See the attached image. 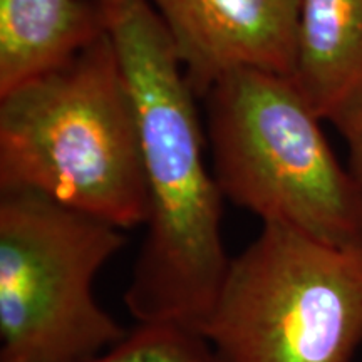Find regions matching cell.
Masks as SVG:
<instances>
[{"label":"cell","mask_w":362,"mask_h":362,"mask_svg":"<svg viewBox=\"0 0 362 362\" xmlns=\"http://www.w3.org/2000/svg\"><path fill=\"white\" fill-rule=\"evenodd\" d=\"M202 332L226 362H351L362 342V248L264 223L230 259Z\"/></svg>","instance_id":"obj_4"},{"label":"cell","mask_w":362,"mask_h":362,"mask_svg":"<svg viewBox=\"0 0 362 362\" xmlns=\"http://www.w3.org/2000/svg\"><path fill=\"white\" fill-rule=\"evenodd\" d=\"M0 189H25L121 230L148 223L134 107L110 35L0 98Z\"/></svg>","instance_id":"obj_2"},{"label":"cell","mask_w":362,"mask_h":362,"mask_svg":"<svg viewBox=\"0 0 362 362\" xmlns=\"http://www.w3.org/2000/svg\"><path fill=\"white\" fill-rule=\"evenodd\" d=\"M197 96L237 71L292 78L298 0H148Z\"/></svg>","instance_id":"obj_6"},{"label":"cell","mask_w":362,"mask_h":362,"mask_svg":"<svg viewBox=\"0 0 362 362\" xmlns=\"http://www.w3.org/2000/svg\"><path fill=\"white\" fill-rule=\"evenodd\" d=\"M292 81L322 119L362 89V0H298Z\"/></svg>","instance_id":"obj_8"},{"label":"cell","mask_w":362,"mask_h":362,"mask_svg":"<svg viewBox=\"0 0 362 362\" xmlns=\"http://www.w3.org/2000/svg\"><path fill=\"white\" fill-rule=\"evenodd\" d=\"M134 107L149 197L148 233L124 304L136 322L202 330L230 259L221 194L203 156L192 86L148 0H98Z\"/></svg>","instance_id":"obj_1"},{"label":"cell","mask_w":362,"mask_h":362,"mask_svg":"<svg viewBox=\"0 0 362 362\" xmlns=\"http://www.w3.org/2000/svg\"><path fill=\"white\" fill-rule=\"evenodd\" d=\"M124 230L25 189H0V362H88L126 330L94 279Z\"/></svg>","instance_id":"obj_5"},{"label":"cell","mask_w":362,"mask_h":362,"mask_svg":"<svg viewBox=\"0 0 362 362\" xmlns=\"http://www.w3.org/2000/svg\"><path fill=\"white\" fill-rule=\"evenodd\" d=\"M208 101V138L221 194L262 223H282L344 248H362V192L292 78L237 71Z\"/></svg>","instance_id":"obj_3"},{"label":"cell","mask_w":362,"mask_h":362,"mask_svg":"<svg viewBox=\"0 0 362 362\" xmlns=\"http://www.w3.org/2000/svg\"><path fill=\"white\" fill-rule=\"evenodd\" d=\"M104 33L98 0H0V98L67 64Z\"/></svg>","instance_id":"obj_7"},{"label":"cell","mask_w":362,"mask_h":362,"mask_svg":"<svg viewBox=\"0 0 362 362\" xmlns=\"http://www.w3.org/2000/svg\"><path fill=\"white\" fill-rule=\"evenodd\" d=\"M88 362H226L202 330L176 322H138Z\"/></svg>","instance_id":"obj_9"},{"label":"cell","mask_w":362,"mask_h":362,"mask_svg":"<svg viewBox=\"0 0 362 362\" xmlns=\"http://www.w3.org/2000/svg\"><path fill=\"white\" fill-rule=\"evenodd\" d=\"M329 121L336 126L349 148V171L362 192V89L337 107Z\"/></svg>","instance_id":"obj_10"}]
</instances>
